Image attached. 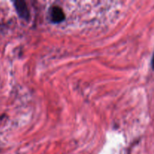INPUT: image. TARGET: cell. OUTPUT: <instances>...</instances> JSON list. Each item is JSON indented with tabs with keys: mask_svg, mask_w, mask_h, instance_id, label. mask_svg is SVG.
<instances>
[{
	"mask_svg": "<svg viewBox=\"0 0 154 154\" xmlns=\"http://www.w3.org/2000/svg\"><path fill=\"white\" fill-rule=\"evenodd\" d=\"M14 7L19 16L28 20L29 18V12L28 8H27L25 2L22 1V0H17V1L14 2Z\"/></svg>",
	"mask_w": 154,
	"mask_h": 154,
	"instance_id": "1",
	"label": "cell"
},
{
	"mask_svg": "<svg viewBox=\"0 0 154 154\" xmlns=\"http://www.w3.org/2000/svg\"><path fill=\"white\" fill-rule=\"evenodd\" d=\"M50 16L51 20L54 23H60L64 20L65 14L61 8L58 6H54L50 11Z\"/></svg>",
	"mask_w": 154,
	"mask_h": 154,
	"instance_id": "2",
	"label": "cell"
},
{
	"mask_svg": "<svg viewBox=\"0 0 154 154\" xmlns=\"http://www.w3.org/2000/svg\"><path fill=\"white\" fill-rule=\"evenodd\" d=\"M151 68L153 70H154V53H153V57H152V60H151Z\"/></svg>",
	"mask_w": 154,
	"mask_h": 154,
	"instance_id": "3",
	"label": "cell"
}]
</instances>
